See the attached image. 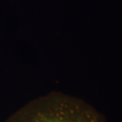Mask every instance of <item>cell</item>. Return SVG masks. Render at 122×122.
I'll use <instances>...</instances> for the list:
<instances>
[{"label": "cell", "instance_id": "obj_1", "mask_svg": "<svg viewBox=\"0 0 122 122\" xmlns=\"http://www.w3.org/2000/svg\"><path fill=\"white\" fill-rule=\"evenodd\" d=\"M5 122H107L102 114L79 98L52 92L30 100Z\"/></svg>", "mask_w": 122, "mask_h": 122}]
</instances>
